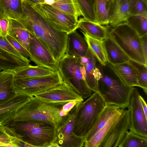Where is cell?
I'll return each instance as SVG.
<instances>
[{"instance_id": "cell-1", "label": "cell", "mask_w": 147, "mask_h": 147, "mask_svg": "<svg viewBox=\"0 0 147 147\" xmlns=\"http://www.w3.org/2000/svg\"><path fill=\"white\" fill-rule=\"evenodd\" d=\"M22 14L19 21L30 33L38 39L59 62L65 55L68 34L53 28L26 0H21Z\"/></svg>"}, {"instance_id": "cell-2", "label": "cell", "mask_w": 147, "mask_h": 147, "mask_svg": "<svg viewBox=\"0 0 147 147\" xmlns=\"http://www.w3.org/2000/svg\"><path fill=\"white\" fill-rule=\"evenodd\" d=\"M12 121L9 126L7 125L14 136L28 147H57L58 130L55 126L38 121Z\"/></svg>"}, {"instance_id": "cell-3", "label": "cell", "mask_w": 147, "mask_h": 147, "mask_svg": "<svg viewBox=\"0 0 147 147\" xmlns=\"http://www.w3.org/2000/svg\"><path fill=\"white\" fill-rule=\"evenodd\" d=\"M63 105L47 103L33 96L18 111L13 121L46 123L55 126L58 130L67 116L61 117L59 115Z\"/></svg>"}, {"instance_id": "cell-4", "label": "cell", "mask_w": 147, "mask_h": 147, "mask_svg": "<svg viewBox=\"0 0 147 147\" xmlns=\"http://www.w3.org/2000/svg\"><path fill=\"white\" fill-rule=\"evenodd\" d=\"M99 68L101 75L98 81L97 92L103 99L105 105L124 109L127 108L134 87L125 84L114 72L113 75L105 74L102 66Z\"/></svg>"}, {"instance_id": "cell-5", "label": "cell", "mask_w": 147, "mask_h": 147, "mask_svg": "<svg viewBox=\"0 0 147 147\" xmlns=\"http://www.w3.org/2000/svg\"><path fill=\"white\" fill-rule=\"evenodd\" d=\"M58 71L63 82L83 99L92 94L86 80V72L80 57L65 54L59 61Z\"/></svg>"}, {"instance_id": "cell-6", "label": "cell", "mask_w": 147, "mask_h": 147, "mask_svg": "<svg viewBox=\"0 0 147 147\" xmlns=\"http://www.w3.org/2000/svg\"><path fill=\"white\" fill-rule=\"evenodd\" d=\"M105 107L104 101L98 92H94L86 100L81 102L74 123V132L75 135L85 138Z\"/></svg>"}, {"instance_id": "cell-7", "label": "cell", "mask_w": 147, "mask_h": 147, "mask_svg": "<svg viewBox=\"0 0 147 147\" xmlns=\"http://www.w3.org/2000/svg\"><path fill=\"white\" fill-rule=\"evenodd\" d=\"M108 36L112 38L131 59L147 65L141 37L126 22L113 27Z\"/></svg>"}, {"instance_id": "cell-8", "label": "cell", "mask_w": 147, "mask_h": 147, "mask_svg": "<svg viewBox=\"0 0 147 147\" xmlns=\"http://www.w3.org/2000/svg\"><path fill=\"white\" fill-rule=\"evenodd\" d=\"M26 0L43 19L57 30L68 34L78 28V21L74 18L51 6Z\"/></svg>"}, {"instance_id": "cell-9", "label": "cell", "mask_w": 147, "mask_h": 147, "mask_svg": "<svg viewBox=\"0 0 147 147\" xmlns=\"http://www.w3.org/2000/svg\"><path fill=\"white\" fill-rule=\"evenodd\" d=\"M63 82L58 71L45 76L14 79L16 93L31 96L57 86Z\"/></svg>"}, {"instance_id": "cell-10", "label": "cell", "mask_w": 147, "mask_h": 147, "mask_svg": "<svg viewBox=\"0 0 147 147\" xmlns=\"http://www.w3.org/2000/svg\"><path fill=\"white\" fill-rule=\"evenodd\" d=\"M137 88L134 87L130 94L127 108L129 115V131L147 138V117L140 100Z\"/></svg>"}, {"instance_id": "cell-11", "label": "cell", "mask_w": 147, "mask_h": 147, "mask_svg": "<svg viewBox=\"0 0 147 147\" xmlns=\"http://www.w3.org/2000/svg\"><path fill=\"white\" fill-rule=\"evenodd\" d=\"M81 102H78L69 112L64 123L58 130L56 141L57 147L84 146L85 138L77 136L74 132L76 115Z\"/></svg>"}, {"instance_id": "cell-12", "label": "cell", "mask_w": 147, "mask_h": 147, "mask_svg": "<svg viewBox=\"0 0 147 147\" xmlns=\"http://www.w3.org/2000/svg\"><path fill=\"white\" fill-rule=\"evenodd\" d=\"M46 102L62 105L71 101H83V98L63 82L61 84L42 92L34 96Z\"/></svg>"}, {"instance_id": "cell-13", "label": "cell", "mask_w": 147, "mask_h": 147, "mask_svg": "<svg viewBox=\"0 0 147 147\" xmlns=\"http://www.w3.org/2000/svg\"><path fill=\"white\" fill-rule=\"evenodd\" d=\"M129 125V112L125 109L109 129L98 147H119Z\"/></svg>"}, {"instance_id": "cell-14", "label": "cell", "mask_w": 147, "mask_h": 147, "mask_svg": "<svg viewBox=\"0 0 147 147\" xmlns=\"http://www.w3.org/2000/svg\"><path fill=\"white\" fill-rule=\"evenodd\" d=\"M30 60L37 66L53 72L58 71L59 62L41 41L30 33Z\"/></svg>"}, {"instance_id": "cell-15", "label": "cell", "mask_w": 147, "mask_h": 147, "mask_svg": "<svg viewBox=\"0 0 147 147\" xmlns=\"http://www.w3.org/2000/svg\"><path fill=\"white\" fill-rule=\"evenodd\" d=\"M32 96L17 94L0 104V124L5 125L12 121L18 111L30 101Z\"/></svg>"}, {"instance_id": "cell-16", "label": "cell", "mask_w": 147, "mask_h": 147, "mask_svg": "<svg viewBox=\"0 0 147 147\" xmlns=\"http://www.w3.org/2000/svg\"><path fill=\"white\" fill-rule=\"evenodd\" d=\"M80 58L85 69L86 83L92 91L97 92L98 81L101 73L96 65V59L89 48L86 55Z\"/></svg>"}, {"instance_id": "cell-17", "label": "cell", "mask_w": 147, "mask_h": 147, "mask_svg": "<svg viewBox=\"0 0 147 147\" xmlns=\"http://www.w3.org/2000/svg\"><path fill=\"white\" fill-rule=\"evenodd\" d=\"M103 41L106 57L109 64L113 65L119 64L128 62L130 59L109 36Z\"/></svg>"}, {"instance_id": "cell-18", "label": "cell", "mask_w": 147, "mask_h": 147, "mask_svg": "<svg viewBox=\"0 0 147 147\" xmlns=\"http://www.w3.org/2000/svg\"><path fill=\"white\" fill-rule=\"evenodd\" d=\"M88 47L84 37L76 30L68 34L65 54L80 57H84L87 54Z\"/></svg>"}, {"instance_id": "cell-19", "label": "cell", "mask_w": 147, "mask_h": 147, "mask_svg": "<svg viewBox=\"0 0 147 147\" xmlns=\"http://www.w3.org/2000/svg\"><path fill=\"white\" fill-rule=\"evenodd\" d=\"M130 0H114L108 26L111 27L126 22L131 16Z\"/></svg>"}, {"instance_id": "cell-20", "label": "cell", "mask_w": 147, "mask_h": 147, "mask_svg": "<svg viewBox=\"0 0 147 147\" xmlns=\"http://www.w3.org/2000/svg\"><path fill=\"white\" fill-rule=\"evenodd\" d=\"M28 58L16 56L0 48V69L2 71H15L30 65Z\"/></svg>"}, {"instance_id": "cell-21", "label": "cell", "mask_w": 147, "mask_h": 147, "mask_svg": "<svg viewBox=\"0 0 147 147\" xmlns=\"http://www.w3.org/2000/svg\"><path fill=\"white\" fill-rule=\"evenodd\" d=\"M14 79L13 71L2 70L0 72V104L17 94L15 89Z\"/></svg>"}, {"instance_id": "cell-22", "label": "cell", "mask_w": 147, "mask_h": 147, "mask_svg": "<svg viewBox=\"0 0 147 147\" xmlns=\"http://www.w3.org/2000/svg\"><path fill=\"white\" fill-rule=\"evenodd\" d=\"M108 64L109 67L125 84L130 87H140L135 72L128 62L115 65Z\"/></svg>"}, {"instance_id": "cell-23", "label": "cell", "mask_w": 147, "mask_h": 147, "mask_svg": "<svg viewBox=\"0 0 147 147\" xmlns=\"http://www.w3.org/2000/svg\"><path fill=\"white\" fill-rule=\"evenodd\" d=\"M114 0H94L95 23L108 26Z\"/></svg>"}, {"instance_id": "cell-24", "label": "cell", "mask_w": 147, "mask_h": 147, "mask_svg": "<svg viewBox=\"0 0 147 147\" xmlns=\"http://www.w3.org/2000/svg\"><path fill=\"white\" fill-rule=\"evenodd\" d=\"M78 28L84 33L93 38L103 40L108 36L107 28L103 25L87 20L84 18L78 20Z\"/></svg>"}, {"instance_id": "cell-25", "label": "cell", "mask_w": 147, "mask_h": 147, "mask_svg": "<svg viewBox=\"0 0 147 147\" xmlns=\"http://www.w3.org/2000/svg\"><path fill=\"white\" fill-rule=\"evenodd\" d=\"M8 34L19 42L28 51L29 50L30 33L18 20L9 18Z\"/></svg>"}, {"instance_id": "cell-26", "label": "cell", "mask_w": 147, "mask_h": 147, "mask_svg": "<svg viewBox=\"0 0 147 147\" xmlns=\"http://www.w3.org/2000/svg\"><path fill=\"white\" fill-rule=\"evenodd\" d=\"M22 14L21 0H0V17L19 20Z\"/></svg>"}, {"instance_id": "cell-27", "label": "cell", "mask_w": 147, "mask_h": 147, "mask_svg": "<svg viewBox=\"0 0 147 147\" xmlns=\"http://www.w3.org/2000/svg\"><path fill=\"white\" fill-rule=\"evenodd\" d=\"M124 109L105 105L93 127L85 138V142L90 140L111 118L117 114L122 111Z\"/></svg>"}, {"instance_id": "cell-28", "label": "cell", "mask_w": 147, "mask_h": 147, "mask_svg": "<svg viewBox=\"0 0 147 147\" xmlns=\"http://www.w3.org/2000/svg\"><path fill=\"white\" fill-rule=\"evenodd\" d=\"M51 6L78 21L84 14L78 0H61L55 2Z\"/></svg>"}, {"instance_id": "cell-29", "label": "cell", "mask_w": 147, "mask_h": 147, "mask_svg": "<svg viewBox=\"0 0 147 147\" xmlns=\"http://www.w3.org/2000/svg\"><path fill=\"white\" fill-rule=\"evenodd\" d=\"M87 43L88 48L96 59L104 66L108 63L104 49L103 41L92 37L81 31Z\"/></svg>"}, {"instance_id": "cell-30", "label": "cell", "mask_w": 147, "mask_h": 147, "mask_svg": "<svg viewBox=\"0 0 147 147\" xmlns=\"http://www.w3.org/2000/svg\"><path fill=\"white\" fill-rule=\"evenodd\" d=\"M14 79L48 75L55 73L49 69L31 65L13 72Z\"/></svg>"}, {"instance_id": "cell-31", "label": "cell", "mask_w": 147, "mask_h": 147, "mask_svg": "<svg viewBox=\"0 0 147 147\" xmlns=\"http://www.w3.org/2000/svg\"><path fill=\"white\" fill-rule=\"evenodd\" d=\"M119 147H147V138L128 131Z\"/></svg>"}, {"instance_id": "cell-32", "label": "cell", "mask_w": 147, "mask_h": 147, "mask_svg": "<svg viewBox=\"0 0 147 147\" xmlns=\"http://www.w3.org/2000/svg\"><path fill=\"white\" fill-rule=\"evenodd\" d=\"M126 22L136 32L140 37L147 34V17L141 15L131 16Z\"/></svg>"}, {"instance_id": "cell-33", "label": "cell", "mask_w": 147, "mask_h": 147, "mask_svg": "<svg viewBox=\"0 0 147 147\" xmlns=\"http://www.w3.org/2000/svg\"><path fill=\"white\" fill-rule=\"evenodd\" d=\"M128 62L132 66L135 72L140 87L143 89L144 92L147 95V66L131 59L129 60Z\"/></svg>"}, {"instance_id": "cell-34", "label": "cell", "mask_w": 147, "mask_h": 147, "mask_svg": "<svg viewBox=\"0 0 147 147\" xmlns=\"http://www.w3.org/2000/svg\"><path fill=\"white\" fill-rule=\"evenodd\" d=\"M84 14L83 17L90 21L95 22L94 0H78Z\"/></svg>"}, {"instance_id": "cell-35", "label": "cell", "mask_w": 147, "mask_h": 147, "mask_svg": "<svg viewBox=\"0 0 147 147\" xmlns=\"http://www.w3.org/2000/svg\"><path fill=\"white\" fill-rule=\"evenodd\" d=\"M131 16L141 15L147 17V0H130Z\"/></svg>"}, {"instance_id": "cell-36", "label": "cell", "mask_w": 147, "mask_h": 147, "mask_svg": "<svg viewBox=\"0 0 147 147\" xmlns=\"http://www.w3.org/2000/svg\"><path fill=\"white\" fill-rule=\"evenodd\" d=\"M0 48L4 51L23 59L28 58L24 57L19 53L8 41L6 37L0 35Z\"/></svg>"}, {"instance_id": "cell-37", "label": "cell", "mask_w": 147, "mask_h": 147, "mask_svg": "<svg viewBox=\"0 0 147 147\" xmlns=\"http://www.w3.org/2000/svg\"><path fill=\"white\" fill-rule=\"evenodd\" d=\"M6 37L16 51L24 57L27 58L29 57V54L28 51L19 42L8 34Z\"/></svg>"}, {"instance_id": "cell-38", "label": "cell", "mask_w": 147, "mask_h": 147, "mask_svg": "<svg viewBox=\"0 0 147 147\" xmlns=\"http://www.w3.org/2000/svg\"><path fill=\"white\" fill-rule=\"evenodd\" d=\"M0 142L6 145V147L9 145L14 147L11 136L7 132L4 125L1 124H0Z\"/></svg>"}, {"instance_id": "cell-39", "label": "cell", "mask_w": 147, "mask_h": 147, "mask_svg": "<svg viewBox=\"0 0 147 147\" xmlns=\"http://www.w3.org/2000/svg\"><path fill=\"white\" fill-rule=\"evenodd\" d=\"M9 29V18L0 17V35L3 37H6L8 34Z\"/></svg>"}, {"instance_id": "cell-40", "label": "cell", "mask_w": 147, "mask_h": 147, "mask_svg": "<svg viewBox=\"0 0 147 147\" xmlns=\"http://www.w3.org/2000/svg\"><path fill=\"white\" fill-rule=\"evenodd\" d=\"M80 102L82 101L74 100L69 102L64 105L60 111L59 115L61 117H64L67 115L69 112L78 102Z\"/></svg>"}, {"instance_id": "cell-41", "label": "cell", "mask_w": 147, "mask_h": 147, "mask_svg": "<svg viewBox=\"0 0 147 147\" xmlns=\"http://www.w3.org/2000/svg\"><path fill=\"white\" fill-rule=\"evenodd\" d=\"M140 37L144 55L147 60V34Z\"/></svg>"}, {"instance_id": "cell-42", "label": "cell", "mask_w": 147, "mask_h": 147, "mask_svg": "<svg viewBox=\"0 0 147 147\" xmlns=\"http://www.w3.org/2000/svg\"><path fill=\"white\" fill-rule=\"evenodd\" d=\"M139 98L144 113L146 116L147 117V106L146 102L140 95H139Z\"/></svg>"}, {"instance_id": "cell-43", "label": "cell", "mask_w": 147, "mask_h": 147, "mask_svg": "<svg viewBox=\"0 0 147 147\" xmlns=\"http://www.w3.org/2000/svg\"><path fill=\"white\" fill-rule=\"evenodd\" d=\"M44 3L51 6L55 3V0H43Z\"/></svg>"}, {"instance_id": "cell-44", "label": "cell", "mask_w": 147, "mask_h": 147, "mask_svg": "<svg viewBox=\"0 0 147 147\" xmlns=\"http://www.w3.org/2000/svg\"><path fill=\"white\" fill-rule=\"evenodd\" d=\"M34 3H44L43 0H26Z\"/></svg>"}, {"instance_id": "cell-45", "label": "cell", "mask_w": 147, "mask_h": 147, "mask_svg": "<svg viewBox=\"0 0 147 147\" xmlns=\"http://www.w3.org/2000/svg\"><path fill=\"white\" fill-rule=\"evenodd\" d=\"M6 145L0 142V146L6 147Z\"/></svg>"}, {"instance_id": "cell-46", "label": "cell", "mask_w": 147, "mask_h": 147, "mask_svg": "<svg viewBox=\"0 0 147 147\" xmlns=\"http://www.w3.org/2000/svg\"><path fill=\"white\" fill-rule=\"evenodd\" d=\"M61 0H55V2H57L61 1Z\"/></svg>"}, {"instance_id": "cell-47", "label": "cell", "mask_w": 147, "mask_h": 147, "mask_svg": "<svg viewBox=\"0 0 147 147\" xmlns=\"http://www.w3.org/2000/svg\"><path fill=\"white\" fill-rule=\"evenodd\" d=\"M1 71H2V70H1V69H0V72Z\"/></svg>"}, {"instance_id": "cell-48", "label": "cell", "mask_w": 147, "mask_h": 147, "mask_svg": "<svg viewBox=\"0 0 147 147\" xmlns=\"http://www.w3.org/2000/svg\"></svg>"}]
</instances>
